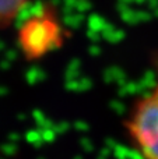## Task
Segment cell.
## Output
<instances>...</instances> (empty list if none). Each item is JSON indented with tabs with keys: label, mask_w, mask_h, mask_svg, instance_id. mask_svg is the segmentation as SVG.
I'll return each instance as SVG.
<instances>
[{
	"label": "cell",
	"mask_w": 158,
	"mask_h": 159,
	"mask_svg": "<svg viewBox=\"0 0 158 159\" xmlns=\"http://www.w3.org/2000/svg\"><path fill=\"white\" fill-rule=\"evenodd\" d=\"M125 131L140 159H158V82L128 110Z\"/></svg>",
	"instance_id": "obj_1"
},
{
	"label": "cell",
	"mask_w": 158,
	"mask_h": 159,
	"mask_svg": "<svg viewBox=\"0 0 158 159\" xmlns=\"http://www.w3.org/2000/svg\"><path fill=\"white\" fill-rule=\"evenodd\" d=\"M25 3L27 0H0V28L8 27Z\"/></svg>",
	"instance_id": "obj_3"
},
{
	"label": "cell",
	"mask_w": 158,
	"mask_h": 159,
	"mask_svg": "<svg viewBox=\"0 0 158 159\" xmlns=\"http://www.w3.org/2000/svg\"><path fill=\"white\" fill-rule=\"evenodd\" d=\"M18 41L28 59H38L60 45V27L50 17L38 16L22 25Z\"/></svg>",
	"instance_id": "obj_2"
}]
</instances>
